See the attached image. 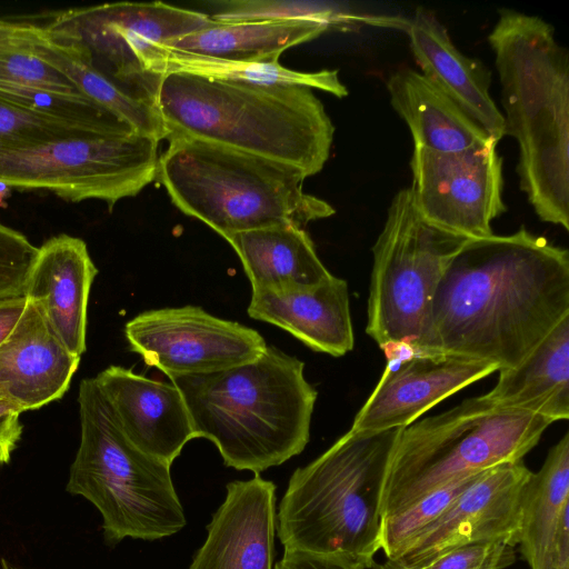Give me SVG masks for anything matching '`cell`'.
Instances as JSON below:
<instances>
[{
  "label": "cell",
  "mask_w": 569,
  "mask_h": 569,
  "mask_svg": "<svg viewBox=\"0 0 569 569\" xmlns=\"http://www.w3.org/2000/svg\"><path fill=\"white\" fill-rule=\"evenodd\" d=\"M470 240L427 222L409 188L391 200L373 248L366 331L389 356L411 355L428 321L436 288Z\"/></svg>",
  "instance_id": "9"
},
{
  "label": "cell",
  "mask_w": 569,
  "mask_h": 569,
  "mask_svg": "<svg viewBox=\"0 0 569 569\" xmlns=\"http://www.w3.org/2000/svg\"><path fill=\"white\" fill-rule=\"evenodd\" d=\"M248 315L284 329L318 352L341 357L353 349L348 283L335 276L312 287L254 291Z\"/></svg>",
  "instance_id": "20"
},
{
  "label": "cell",
  "mask_w": 569,
  "mask_h": 569,
  "mask_svg": "<svg viewBox=\"0 0 569 569\" xmlns=\"http://www.w3.org/2000/svg\"><path fill=\"white\" fill-rule=\"evenodd\" d=\"M210 19L216 22L256 21H318L331 30H349L359 24L400 28L406 30L408 19L370 14L346 2L307 0H223L213 1Z\"/></svg>",
  "instance_id": "29"
},
{
  "label": "cell",
  "mask_w": 569,
  "mask_h": 569,
  "mask_svg": "<svg viewBox=\"0 0 569 569\" xmlns=\"http://www.w3.org/2000/svg\"><path fill=\"white\" fill-rule=\"evenodd\" d=\"M493 139L457 152L415 147L409 188L419 214L448 232L481 239L506 210L502 160Z\"/></svg>",
  "instance_id": "12"
},
{
  "label": "cell",
  "mask_w": 569,
  "mask_h": 569,
  "mask_svg": "<svg viewBox=\"0 0 569 569\" xmlns=\"http://www.w3.org/2000/svg\"><path fill=\"white\" fill-rule=\"evenodd\" d=\"M406 32L420 72L499 142L505 122L490 96L486 67L460 52L447 28L426 9L418 8L408 19Z\"/></svg>",
  "instance_id": "21"
},
{
  "label": "cell",
  "mask_w": 569,
  "mask_h": 569,
  "mask_svg": "<svg viewBox=\"0 0 569 569\" xmlns=\"http://www.w3.org/2000/svg\"><path fill=\"white\" fill-rule=\"evenodd\" d=\"M481 397L492 407L536 413L552 422L569 418V316L513 368L499 370Z\"/></svg>",
  "instance_id": "23"
},
{
  "label": "cell",
  "mask_w": 569,
  "mask_h": 569,
  "mask_svg": "<svg viewBox=\"0 0 569 569\" xmlns=\"http://www.w3.org/2000/svg\"><path fill=\"white\" fill-rule=\"evenodd\" d=\"M518 545L530 569H569L568 432L525 486Z\"/></svg>",
  "instance_id": "22"
},
{
  "label": "cell",
  "mask_w": 569,
  "mask_h": 569,
  "mask_svg": "<svg viewBox=\"0 0 569 569\" xmlns=\"http://www.w3.org/2000/svg\"><path fill=\"white\" fill-rule=\"evenodd\" d=\"M387 89L392 108L410 129L415 147L457 152L492 139L419 71L397 70L388 79Z\"/></svg>",
  "instance_id": "24"
},
{
  "label": "cell",
  "mask_w": 569,
  "mask_h": 569,
  "mask_svg": "<svg viewBox=\"0 0 569 569\" xmlns=\"http://www.w3.org/2000/svg\"><path fill=\"white\" fill-rule=\"evenodd\" d=\"M505 110L519 144L520 188L540 220L569 230V59L551 24L499 10L488 36Z\"/></svg>",
  "instance_id": "2"
},
{
  "label": "cell",
  "mask_w": 569,
  "mask_h": 569,
  "mask_svg": "<svg viewBox=\"0 0 569 569\" xmlns=\"http://www.w3.org/2000/svg\"><path fill=\"white\" fill-rule=\"evenodd\" d=\"M553 422L492 407L481 396L401 428L383 491L382 521L453 481L523 460Z\"/></svg>",
  "instance_id": "7"
},
{
  "label": "cell",
  "mask_w": 569,
  "mask_h": 569,
  "mask_svg": "<svg viewBox=\"0 0 569 569\" xmlns=\"http://www.w3.org/2000/svg\"><path fill=\"white\" fill-rule=\"evenodd\" d=\"M88 134L92 133L49 121L0 100V152Z\"/></svg>",
  "instance_id": "33"
},
{
  "label": "cell",
  "mask_w": 569,
  "mask_h": 569,
  "mask_svg": "<svg viewBox=\"0 0 569 569\" xmlns=\"http://www.w3.org/2000/svg\"><path fill=\"white\" fill-rule=\"evenodd\" d=\"M531 472L523 460L482 471L436 520L389 560L405 568H419L467 545L505 542L516 547L523 489Z\"/></svg>",
  "instance_id": "14"
},
{
  "label": "cell",
  "mask_w": 569,
  "mask_h": 569,
  "mask_svg": "<svg viewBox=\"0 0 569 569\" xmlns=\"http://www.w3.org/2000/svg\"><path fill=\"white\" fill-rule=\"evenodd\" d=\"M81 439L67 491L89 500L102 516L104 538L157 540L186 525L170 466L134 447L94 378L79 388Z\"/></svg>",
  "instance_id": "8"
},
{
  "label": "cell",
  "mask_w": 569,
  "mask_h": 569,
  "mask_svg": "<svg viewBox=\"0 0 569 569\" xmlns=\"http://www.w3.org/2000/svg\"><path fill=\"white\" fill-rule=\"evenodd\" d=\"M59 340L39 307H27L10 335L0 343V400L22 411L60 399L80 363Z\"/></svg>",
  "instance_id": "18"
},
{
  "label": "cell",
  "mask_w": 569,
  "mask_h": 569,
  "mask_svg": "<svg viewBox=\"0 0 569 569\" xmlns=\"http://www.w3.org/2000/svg\"><path fill=\"white\" fill-rule=\"evenodd\" d=\"M38 248L0 221V301L24 297Z\"/></svg>",
  "instance_id": "34"
},
{
  "label": "cell",
  "mask_w": 569,
  "mask_h": 569,
  "mask_svg": "<svg viewBox=\"0 0 569 569\" xmlns=\"http://www.w3.org/2000/svg\"><path fill=\"white\" fill-rule=\"evenodd\" d=\"M167 139L157 179L182 213L227 241L279 224L305 228L335 213L327 201L303 191L307 176L298 168L199 139Z\"/></svg>",
  "instance_id": "6"
},
{
  "label": "cell",
  "mask_w": 569,
  "mask_h": 569,
  "mask_svg": "<svg viewBox=\"0 0 569 569\" xmlns=\"http://www.w3.org/2000/svg\"><path fill=\"white\" fill-rule=\"evenodd\" d=\"M21 413L0 416V459L2 463L10 461L11 453L22 433Z\"/></svg>",
  "instance_id": "37"
},
{
  "label": "cell",
  "mask_w": 569,
  "mask_h": 569,
  "mask_svg": "<svg viewBox=\"0 0 569 569\" xmlns=\"http://www.w3.org/2000/svg\"><path fill=\"white\" fill-rule=\"evenodd\" d=\"M157 109L168 137L208 141L282 162L307 178L322 170L335 127L312 89L166 73Z\"/></svg>",
  "instance_id": "3"
},
{
  "label": "cell",
  "mask_w": 569,
  "mask_h": 569,
  "mask_svg": "<svg viewBox=\"0 0 569 569\" xmlns=\"http://www.w3.org/2000/svg\"><path fill=\"white\" fill-rule=\"evenodd\" d=\"M151 72L162 78L169 72H186L210 79L268 86H301L319 89L338 98L348 94L337 70L301 72L288 69L279 61H232L187 53L162 44L156 48Z\"/></svg>",
  "instance_id": "28"
},
{
  "label": "cell",
  "mask_w": 569,
  "mask_h": 569,
  "mask_svg": "<svg viewBox=\"0 0 569 569\" xmlns=\"http://www.w3.org/2000/svg\"><path fill=\"white\" fill-rule=\"evenodd\" d=\"M273 569H365L359 563L338 555L302 550H284Z\"/></svg>",
  "instance_id": "36"
},
{
  "label": "cell",
  "mask_w": 569,
  "mask_h": 569,
  "mask_svg": "<svg viewBox=\"0 0 569 569\" xmlns=\"http://www.w3.org/2000/svg\"><path fill=\"white\" fill-rule=\"evenodd\" d=\"M127 439L169 466L196 438L179 389L132 370L110 366L94 378Z\"/></svg>",
  "instance_id": "16"
},
{
  "label": "cell",
  "mask_w": 569,
  "mask_h": 569,
  "mask_svg": "<svg viewBox=\"0 0 569 569\" xmlns=\"http://www.w3.org/2000/svg\"><path fill=\"white\" fill-rule=\"evenodd\" d=\"M228 242L241 260L252 292L312 287L332 276L319 259L305 228L297 224L241 232Z\"/></svg>",
  "instance_id": "25"
},
{
  "label": "cell",
  "mask_w": 569,
  "mask_h": 569,
  "mask_svg": "<svg viewBox=\"0 0 569 569\" xmlns=\"http://www.w3.org/2000/svg\"><path fill=\"white\" fill-rule=\"evenodd\" d=\"M211 22L209 14L163 2H117L51 12L46 34L72 47L98 72L157 107L156 48Z\"/></svg>",
  "instance_id": "10"
},
{
  "label": "cell",
  "mask_w": 569,
  "mask_h": 569,
  "mask_svg": "<svg viewBox=\"0 0 569 569\" xmlns=\"http://www.w3.org/2000/svg\"><path fill=\"white\" fill-rule=\"evenodd\" d=\"M124 335L144 363L168 375L209 373L251 362L267 348L262 336L202 308L144 311L127 322Z\"/></svg>",
  "instance_id": "13"
},
{
  "label": "cell",
  "mask_w": 569,
  "mask_h": 569,
  "mask_svg": "<svg viewBox=\"0 0 569 569\" xmlns=\"http://www.w3.org/2000/svg\"><path fill=\"white\" fill-rule=\"evenodd\" d=\"M0 100L49 121L92 134L134 132L128 124L86 96L0 83Z\"/></svg>",
  "instance_id": "30"
},
{
  "label": "cell",
  "mask_w": 569,
  "mask_h": 569,
  "mask_svg": "<svg viewBox=\"0 0 569 569\" xmlns=\"http://www.w3.org/2000/svg\"><path fill=\"white\" fill-rule=\"evenodd\" d=\"M516 561L515 547L505 542L467 545L443 553L419 568H405L387 559L371 569H506Z\"/></svg>",
  "instance_id": "35"
},
{
  "label": "cell",
  "mask_w": 569,
  "mask_h": 569,
  "mask_svg": "<svg viewBox=\"0 0 569 569\" xmlns=\"http://www.w3.org/2000/svg\"><path fill=\"white\" fill-rule=\"evenodd\" d=\"M400 430H348L295 470L276 516L284 550L338 555L371 569L381 549L383 491Z\"/></svg>",
  "instance_id": "5"
},
{
  "label": "cell",
  "mask_w": 569,
  "mask_h": 569,
  "mask_svg": "<svg viewBox=\"0 0 569 569\" xmlns=\"http://www.w3.org/2000/svg\"><path fill=\"white\" fill-rule=\"evenodd\" d=\"M33 41L40 57L63 73L78 90L134 132L161 141L168 130L156 106L140 100L98 72L72 47L50 39L40 24L33 23Z\"/></svg>",
  "instance_id": "27"
},
{
  "label": "cell",
  "mask_w": 569,
  "mask_h": 569,
  "mask_svg": "<svg viewBox=\"0 0 569 569\" xmlns=\"http://www.w3.org/2000/svg\"><path fill=\"white\" fill-rule=\"evenodd\" d=\"M331 30L318 21L211 22L162 46L232 61H279L287 49Z\"/></svg>",
  "instance_id": "26"
},
{
  "label": "cell",
  "mask_w": 569,
  "mask_h": 569,
  "mask_svg": "<svg viewBox=\"0 0 569 569\" xmlns=\"http://www.w3.org/2000/svg\"><path fill=\"white\" fill-rule=\"evenodd\" d=\"M389 365L349 430L403 428L440 401L499 370L498 366L446 355H409Z\"/></svg>",
  "instance_id": "15"
},
{
  "label": "cell",
  "mask_w": 569,
  "mask_h": 569,
  "mask_svg": "<svg viewBox=\"0 0 569 569\" xmlns=\"http://www.w3.org/2000/svg\"><path fill=\"white\" fill-rule=\"evenodd\" d=\"M303 368L298 358L267 346L248 363L169 378L183 397L196 438L212 441L226 466L259 475L309 442L317 390Z\"/></svg>",
  "instance_id": "4"
},
{
  "label": "cell",
  "mask_w": 569,
  "mask_h": 569,
  "mask_svg": "<svg viewBox=\"0 0 569 569\" xmlns=\"http://www.w3.org/2000/svg\"><path fill=\"white\" fill-rule=\"evenodd\" d=\"M0 465H2V461H1V459H0Z\"/></svg>",
  "instance_id": "42"
},
{
  "label": "cell",
  "mask_w": 569,
  "mask_h": 569,
  "mask_svg": "<svg viewBox=\"0 0 569 569\" xmlns=\"http://www.w3.org/2000/svg\"><path fill=\"white\" fill-rule=\"evenodd\" d=\"M276 486L256 475L231 481L188 569H272Z\"/></svg>",
  "instance_id": "17"
},
{
  "label": "cell",
  "mask_w": 569,
  "mask_h": 569,
  "mask_svg": "<svg viewBox=\"0 0 569 569\" xmlns=\"http://www.w3.org/2000/svg\"><path fill=\"white\" fill-rule=\"evenodd\" d=\"M28 303L26 297L0 301V343L10 335Z\"/></svg>",
  "instance_id": "38"
},
{
  "label": "cell",
  "mask_w": 569,
  "mask_h": 569,
  "mask_svg": "<svg viewBox=\"0 0 569 569\" xmlns=\"http://www.w3.org/2000/svg\"><path fill=\"white\" fill-rule=\"evenodd\" d=\"M568 316L567 249L525 227L470 239L446 268L411 355L453 356L509 369Z\"/></svg>",
  "instance_id": "1"
},
{
  "label": "cell",
  "mask_w": 569,
  "mask_h": 569,
  "mask_svg": "<svg viewBox=\"0 0 569 569\" xmlns=\"http://www.w3.org/2000/svg\"><path fill=\"white\" fill-rule=\"evenodd\" d=\"M21 412H23V411L19 406H17L10 401L0 400V416L8 415V413H21Z\"/></svg>",
  "instance_id": "39"
},
{
  "label": "cell",
  "mask_w": 569,
  "mask_h": 569,
  "mask_svg": "<svg viewBox=\"0 0 569 569\" xmlns=\"http://www.w3.org/2000/svg\"><path fill=\"white\" fill-rule=\"evenodd\" d=\"M12 188L8 184L0 182V208H7V199L11 196Z\"/></svg>",
  "instance_id": "40"
},
{
  "label": "cell",
  "mask_w": 569,
  "mask_h": 569,
  "mask_svg": "<svg viewBox=\"0 0 569 569\" xmlns=\"http://www.w3.org/2000/svg\"><path fill=\"white\" fill-rule=\"evenodd\" d=\"M158 144L139 133L88 134L0 152V182L44 190L72 202L97 199L111 209L157 179Z\"/></svg>",
  "instance_id": "11"
},
{
  "label": "cell",
  "mask_w": 569,
  "mask_h": 569,
  "mask_svg": "<svg viewBox=\"0 0 569 569\" xmlns=\"http://www.w3.org/2000/svg\"><path fill=\"white\" fill-rule=\"evenodd\" d=\"M2 569H20L11 566L7 560L2 559L1 561Z\"/></svg>",
  "instance_id": "41"
},
{
  "label": "cell",
  "mask_w": 569,
  "mask_h": 569,
  "mask_svg": "<svg viewBox=\"0 0 569 569\" xmlns=\"http://www.w3.org/2000/svg\"><path fill=\"white\" fill-rule=\"evenodd\" d=\"M478 475L453 481L432 491L402 511L385 519L381 549L387 559H395L423 528L436 520L457 499Z\"/></svg>",
  "instance_id": "32"
},
{
  "label": "cell",
  "mask_w": 569,
  "mask_h": 569,
  "mask_svg": "<svg viewBox=\"0 0 569 569\" xmlns=\"http://www.w3.org/2000/svg\"><path fill=\"white\" fill-rule=\"evenodd\" d=\"M97 273L86 242L63 233L38 248L24 290L63 346L80 358L86 351L88 302Z\"/></svg>",
  "instance_id": "19"
},
{
  "label": "cell",
  "mask_w": 569,
  "mask_h": 569,
  "mask_svg": "<svg viewBox=\"0 0 569 569\" xmlns=\"http://www.w3.org/2000/svg\"><path fill=\"white\" fill-rule=\"evenodd\" d=\"M0 83L84 96L40 57L30 22L0 19Z\"/></svg>",
  "instance_id": "31"
}]
</instances>
